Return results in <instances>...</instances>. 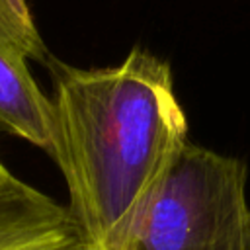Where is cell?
I'll use <instances>...</instances> for the list:
<instances>
[{
	"mask_svg": "<svg viewBox=\"0 0 250 250\" xmlns=\"http://www.w3.org/2000/svg\"><path fill=\"white\" fill-rule=\"evenodd\" d=\"M53 74L55 148L88 250H129L188 141L170 64L145 49L107 68H74L57 59Z\"/></svg>",
	"mask_w": 250,
	"mask_h": 250,
	"instance_id": "1",
	"label": "cell"
},
{
	"mask_svg": "<svg viewBox=\"0 0 250 250\" xmlns=\"http://www.w3.org/2000/svg\"><path fill=\"white\" fill-rule=\"evenodd\" d=\"M129 250H250L244 160L186 141Z\"/></svg>",
	"mask_w": 250,
	"mask_h": 250,
	"instance_id": "2",
	"label": "cell"
},
{
	"mask_svg": "<svg viewBox=\"0 0 250 250\" xmlns=\"http://www.w3.org/2000/svg\"><path fill=\"white\" fill-rule=\"evenodd\" d=\"M29 61H53L27 0H0V125L53 156L55 111L29 72Z\"/></svg>",
	"mask_w": 250,
	"mask_h": 250,
	"instance_id": "3",
	"label": "cell"
},
{
	"mask_svg": "<svg viewBox=\"0 0 250 250\" xmlns=\"http://www.w3.org/2000/svg\"><path fill=\"white\" fill-rule=\"evenodd\" d=\"M0 250H88L68 207L16 182L0 191Z\"/></svg>",
	"mask_w": 250,
	"mask_h": 250,
	"instance_id": "4",
	"label": "cell"
},
{
	"mask_svg": "<svg viewBox=\"0 0 250 250\" xmlns=\"http://www.w3.org/2000/svg\"><path fill=\"white\" fill-rule=\"evenodd\" d=\"M16 182H18V178H16V176H12V172H8V168H4V166H2V162H0V191H2V189H6L8 186L16 184Z\"/></svg>",
	"mask_w": 250,
	"mask_h": 250,
	"instance_id": "5",
	"label": "cell"
}]
</instances>
